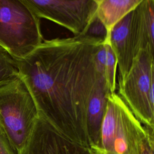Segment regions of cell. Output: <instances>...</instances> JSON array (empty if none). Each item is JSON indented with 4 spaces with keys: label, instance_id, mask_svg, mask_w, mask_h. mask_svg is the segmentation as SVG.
<instances>
[{
    "label": "cell",
    "instance_id": "cell-1",
    "mask_svg": "<svg viewBox=\"0 0 154 154\" xmlns=\"http://www.w3.org/2000/svg\"><path fill=\"white\" fill-rule=\"evenodd\" d=\"M103 40L87 34L44 40L26 57L15 60L38 113L61 134L88 147L87 108L94 87L105 78L95 59Z\"/></svg>",
    "mask_w": 154,
    "mask_h": 154
},
{
    "label": "cell",
    "instance_id": "cell-2",
    "mask_svg": "<svg viewBox=\"0 0 154 154\" xmlns=\"http://www.w3.org/2000/svg\"><path fill=\"white\" fill-rule=\"evenodd\" d=\"M38 116L35 102L19 76L0 86V129L16 154L28 141Z\"/></svg>",
    "mask_w": 154,
    "mask_h": 154
},
{
    "label": "cell",
    "instance_id": "cell-3",
    "mask_svg": "<svg viewBox=\"0 0 154 154\" xmlns=\"http://www.w3.org/2000/svg\"><path fill=\"white\" fill-rule=\"evenodd\" d=\"M154 48L147 46L134 58L118 94L143 125L154 129Z\"/></svg>",
    "mask_w": 154,
    "mask_h": 154
},
{
    "label": "cell",
    "instance_id": "cell-4",
    "mask_svg": "<svg viewBox=\"0 0 154 154\" xmlns=\"http://www.w3.org/2000/svg\"><path fill=\"white\" fill-rule=\"evenodd\" d=\"M43 40L40 19L20 0H0V46L14 60L25 58Z\"/></svg>",
    "mask_w": 154,
    "mask_h": 154
},
{
    "label": "cell",
    "instance_id": "cell-5",
    "mask_svg": "<svg viewBox=\"0 0 154 154\" xmlns=\"http://www.w3.org/2000/svg\"><path fill=\"white\" fill-rule=\"evenodd\" d=\"M38 19L49 20L70 31L86 35L96 17L97 4L93 0H20Z\"/></svg>",
    "mask_w": 154,
    "mask_h": 154
},
{
    "label": "cell",
    "instance_id": "cell-6",
    "mask_svg": "<svg viewBox=\"0 0 154 154\" xmlns=\"http://www.w3.org/2000/svg\"><path fill=\"white\" fill-rule=\"evenodd\" d=\"M19 154H95L90 147L65 136L39 113L29 138Z\"/></svg>",
    "mask_w": 154,
    "mask_h": 154
},
{
    "label": "cell",
    "instance_id": "cell-7",
    "mask_svg": "<svg viewBox=\"0 0 154 154\" xmlns=\"http://www.w3.org/2000/svg\"><path fill=\"white\" fill-rule=\"evenodd\" d=\"M146 135V127L135 117L119 96L117 121L112 154H141V144Z\"/></svg>",
    "mask_w": 154,
    "mask_h": 154
},
{
    "label": "cell",
    "instance_id": "cell-8",
    "mask_svg": "<svg viewBox=\"0 0 154 154\" xmlns=\"http://www.w3.org/2000/svg\"><path fill=\"white\" fill-rule=\"evenodd\" d=\"M104 40L109 45L117 58L119 79H123L137 55L132 32V11L112 27Z\"/></svg>",
    "mask_w": 154,
    "mask_h": 154
},
{
    "label": "cell",
    "instance_id": "cell-9",
    "mask_svg": "<svg viewBox=\"0 0 154 154\" xmlns=\"http://www.w3.org/2000/svg\"><path fill=\"white\" fill-rule=\"evenodd\" d=\"M111 91L105 78L100 79L94 87L87 108L86 129L89 146L93 151L100 146V130L106 108L107 97Z\"/></svg>",
    "mask_w": 154,
    "mask_h": 154
},
{
    "label": "cell",
    "instance_id": "cell-10",
    "mask_svg": "<svg viewBox=\"0 0 154 154\" xmlns=\"http://www.w3.org/2000/svg\"><path fill=\"white\" fill-rule=\"evenodd\" d=\"M132 32L137 55L147 46L154 48V0H143L132 11Z\"/></svg>",
    "mask_w": 154,
    "mask_h": 154
},
{
    "label": "cell",
    "instance_id": "cell-11",
    "mask_svg": "<svg viewBox=\"0 0 154 154\" xmlns=\"http://www.w3.org/2000/svg\"><path fill=\"white\" fill-rule=\"evenodd\" d=\"M143 0H101L97 4L96 17L109 32L120 19L133 11Z\"/></svg>",
    "mask_w": 154,
    "mask_h": 154
},
{
    "label": "cell",
    "instance_id": "cell-12",
    "mask_svg": "<svg viewBox=\"0 0 154 154\" xmlns=\"http://www.w3.org/2000/svg\"><path fill=\"white\" fill-rule=\"evenodd\" d=\"M119 94L110 93L108 95L105 115L100 130V146L93 151L95 154H112L113 142L118 115Z\"/></svg>",
    "mask_w": 154,
    "mask_h": 154
},
{
    "label": "cell",
    "instance_id": "cell-13",
    "mask_svg": "<svg viewBox=\"0 0 154 154\" xmlns=\"http://www.w3.org/2000/svg\"><path fill=\"white\" fill-rule=\"evenodd\" d=\"M17 76L16 60L0 46V86Z\"/></svg>",
    "mask_w": 154,
    "mask_h": 154
},
{
    "label": "cell",
    "instance_id": "cell-14",
    "mask_svg": "<svg viewBox=\"0 0 154 154\" xmlns=\"http://www.w3.org/2000/svg\"><path fill=\"white\" fill-rule=\"evenodd\" d=\"M106 46V58L105 63V78L111 93L116 89V71L117 67V58L109 45L104 40Z\"/></svg>",
    "mask_w": 154,
    "mask_h": 154
},
{
    "label": "cell",
    "instance_id": "cell-15",
    "mask_svg": "<svg viewBox=\"0 0 154 154\" xmlns=\"http://www.w3.org/2000/svg\"><path fill=\"white\" fill-rule=\"evenodd\" d=\"M146 127L147 135L141 144V154H154V129Z\"/></svg>",
    "mask_w": 154,
    "mask_h": 154
},
{
    "label": "cell",
    "instance_id": "cell-16",
    "mask_svg": "<svg viewBox=\"0 0 154 154\" xmlns=\"http://www.w3.org/2000/svg\"><path fill=\"white\" fill-rule=\"evenodd\" d=\"M0 154H16L0 129Z\"/></svg>",
    "mask_w": 154,
    "mask_h": 154
},
{
    "label": "cell",
    "instance_id": "cell-17",
    "mask_svg": "<svg viewBox=\"0 0 154 154\" xmlns=\"http://www.w3.org/2000/svg\"><path fill=\"white\" fill-rule=\"evenodd\" d=\"M94 2H95L97 4H98L99 2H100V1H101V0H93Z\"/></svg>",
    "mask_w": 154,
    "mask_h": 154
}]
</instances>
